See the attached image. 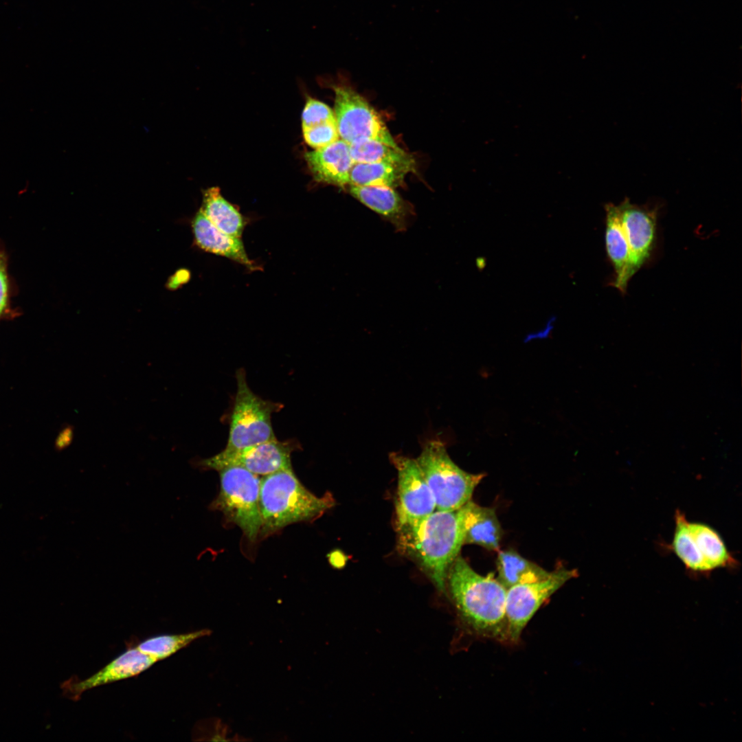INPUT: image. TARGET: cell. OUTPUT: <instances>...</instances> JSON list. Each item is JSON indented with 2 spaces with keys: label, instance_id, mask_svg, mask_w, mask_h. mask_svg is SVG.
<instances>
[{
  "label": "cell",
  "instance_id": "obj_1",
  "mask_svg": "<svg viewBox=\"0 0 742 742\" xmlns=\"http://www.w3.org/2000/svg\"><path fill=\"white\" fill-rule=\"evenodd\" d=\"M396 547L414 561L441 593L447 592L449 567L464 544L460 508L435 510L414 521L396 522Z\"/></svg>",
  "mask_w": 742,
  "mask_h": 742
},
{
  "label": "cell",
  "instance_id": "obj_2",
  "mask_svg": "<svg viewBox=\"0 0 742 742\" xmlns=\"http://www.w3.org/2000/svg\"><path fill=\"white\" fill-rule=\"evenodd\" d=\"M449 592L461 622L473 633L506 641L507 589L493 573H477L458 555L449 569Z\"/></svg>",
  "mask_w": 742,
  "mask_h": 742
},
{
  "label": "cell",
  "instance_id": "obj_3",
  "mask_svg": "<svg viewBox=\"0 0 742 742\" xmlns=\"http://www.w3.org/2000/svg\"><path fill=\"white\" fill-rule=\"evenodd\" d=\"M259 504L260 533L264 536L293 523L317 519L333 508L335 501L329 492L322 497L312 493L289 469L260 479Z\"/></svg>",
  "mask_w": 742,
  "mask_h": 742
},
{
  "label": "cell",
  "instance_id": "obj_4",
  "mask_svg": "<svg viewBox=\"0 0 742 742\" xmlns=\"http://www.w3.org/2000/svg\"><path fill=\"white\" fill-rule=\"evenodd\" d=\"M436 502V510H455L471 500L484 475L464 471L449 457L440 439H429L415 458Z\"/></svg>",
  "mask_w": 742,
  "mask_h": 742
},
{
  "label": "cell",
  "instance_id": "obj_5",
  "mask_svg": "<svg viewBox=\"0 0 742 742\" xmlns=\"http://www.w3.org/2000/svg\"><path fill=\"white\" fill-rule=\"evenodd\" d=\"M218 471L220 491L210 504V509L222 512L227 521L237 525L249 541H254L262 526L260 479L241 466H227Z\"/></svg>",
  "mask_w": 742,
  "mask_h": 742
},
{
  "label": "cell",
  "instance_id": "obj_6",
  "mask_svg": "<svg viewBox=\"0 0 742 742\" xmlns=\"http://www.w3.org/2000/svg\"><path fill=\"white\" fill-rule=\"evenodd\" d=\"M237 390L231 416L226 450H238L276 438L271 414L282 407L255 394L246 381L243 368L237 370Z\"/></svg>",
  "mask_w": 742,
  "mask_h": 742
},
{
  "label": "cell",
  "instance_id": "obj_7",
  "mask_svg": "<svg viewBox=\"0 0 742 742\" xmlns=\"http://www.w3.org/2000/svg\"><path fill=\"white\" fill-rule=\"evenodd\" d=\"M334 90V114L340 139L348 144L375 140L398 147L380 115L363 97L347 86Z\"/></svg>",
  "mask_w": 742,
  "mask_h": 742
},
{
  "label": "cell",
  "instance_id": "obj_8",
  "mask_svg": "<svg viewBox=\"0 0 742 742\" xmlns=\"http://www.w3.org/2000/svg\"><path fill=\"white\" fill-rule=\"evenodd\" d=\"M576 575L575 570L561 567L550 572L544 579L520 583L508 588L506 599V641L517 642L526 625L543 603Z\"/></svg>",
  "mask_w": 742,
  "mask_h": 742
},
{
  "label": "cell",
  "instance_id": "obj_9",
  "mask_svg": "<svg viewBox=\"0 0 742 742\" xmlns=\"http://www.w3.org/2000/svg\"><path fill=\"white\" fill-rule=\"evenodd\" d=\"M296 442H280L276 438L238 450L224 449L208 458L193 460L191 463L203 470L237 466L261 475L292 469L291 456Z\"/></svg>",
  "mask_w": 742,
  "mask_h": 742
},
{
  "label": "cell",
  "instance_id": "obj_10",
  "mask_svg": "<svg viewBox=\"0 0 742 742\" xmlns=\"http://www.w3.org/2000/svg\"><path fill=\"white\" fill-rule=\"evenodd\" d=\"M390 460L398 475L395 521H414L432 513L435 499L416 459L392 452Z\"/></svg>",
  "mask_w": 742,
  "mask_h": 742
},
{
  "label": "cell",
  "instance_id": "obj_11",
  "mask_svg": "<svg viewBox=\"0 0 742 742\" xmlns=\"http://www.w3.org/2000/svg\"><path fill=\"white\" fill-rule=\"evenodd\" d=\"M617 206L628 246L629 275L631 278L649 258L653 249L658 208L633 204L627 197Z\"/></svg>",
  "mask_w": 742,
  "mask_h": 742
},
{
  "label": "cell",
  "instance_id": "obj_12",
  "mask_svg": "<svg viewBox=\"0 0 742 742\" xmlns=\"http://www.w3.org/2000/svg\"><path fill=\"white\" fill-rule=\"evenodd\" d=\"M155 662L137 647L131 648L90 677L84 679L71 677L60 686L66 697L77 701L87 690L136 676Z\"/></svg>",
  "mask_w": 742,
  "mask_h": 742
},
{
  "label": "cell",
  "instance_id": "obj_13",
  "mask_svg": "<svg viewBox=\"0 0 742 742\" xmlns=\"http://www.w3.org/2000/svg\"><path fill=\"white\" fill-rule=\"evenodd\" d=\"M308 167L315 181L344 187L349 178L354 161L350 144L341 139L304 155Z\"/></svg>",
  "mask_w": 742,
  "mask_h": 742
},
{
  "label": "cell",
  "instance_id": "obj_14",
  "mask_svg": "<svg viewBox=\"0 0 742 742\" xmlns=\"http://www.w3.org/2000/svg\"><path fill=\"white\" fill-rule=\"evenodd\" d=\"M196 244L205 251L224 256L249 269L256 268L247 256L240 238L229 236L218 229L200 210L192 221Z\"/></svg>",
  "mask_w": 742,
  "mask_h": 742
},
{
  "label": "cell",
  "instance_id": "obj_15",
  "mask_svg": "<svg viewBox=\"0 0 742 742\" xmlns=\"http://www.w3.org/2000/svg\"><path fill=\"white\" fill-rule=\"evenodd\" d=\"M351 195L383 216L398 229H405L412 209L394 188L384 186H350Z\"/></svg>",
  "mask_w": 742,
  "mask_h": 742
},
{
  "label": "cell",
  "instance_id": "obj_16",
  "mask_svg": "<svg viewBox=\"0 0 742 742\" xmlns=\"http://www.w3.org/2000/svg\"><path fill=\"white\" fill-rule=\"evenodd\" d=\"M460 511L464 544H477L490 550L499 548L503 532L493 508L481 506L471 499Z\"/></svg>",
  "mask_w": 742,
  "mask_h": 742
},
{
  "label": "cell",
  "instance_id": "obj_17",
  "mask_svg": "<svg viewBox=\"0 0 742 742\" xmlns=\"http://www.w3.org/2000/svg\"><path fill=\"white\" fill-rule=\"evenodd\" d=\"M605 247L615 272V279L611 284L625 293L631 279L628 246L621 227L618 206L609 203L605 205Z\"/></svg>",
  "mask_w": 742,
  "mask_h": 742
},
{
  "label": "cell",
  "instance_id": "obj_18",
  "mask_svg": "<svg viewBox=\"0 0 742 742\" xmlns=\"http://www.w3.org/2000/svg\"><path fill=\"white\" fill-rule=\"evenodd\" d=\"M201 210L223 232L234 237L241 236L245 221L238 210L221 195L218 188L204 191Z\"/></svg>",
  "mask_w": 742,
  "mask_h": 742
},
{
  "label": "cell",
  "instance_id": "obj_19",
  "mask_svg": "<svg viewBox=\"0 0 742 742\" xmlns=\"http://www.w3.org/2000/svg\"><path fill=\"white\" fill-rule=\"evenodd\" d=\"M496 563L497 579L506 589L544 579L550 573L513 550L499 551Z\"/></svg>",
  "mask_w": 742,
  "mask_h": 742
},
{
  "label": "cell",
  "instance_id": "obj_20",
  "mask_svg": "<svg viewBox=\"0 0 742 742\" xmlns=\"http://www.w3.org/2000/svg\"><path fill=\"white\" fill-rule=\"evenodd\" d=\"M350 152L355 163H385L406 170H416L413 156L400 147L394 148L375 140H363L350 144Z\"/></svg>",
  "mask_w": 742,
  "mask_h": 742
},
{
  "label": "cell",
  "instance_id": "obj_21",
  "mask_svg": "<svg viewBox=\"0 0 742 742\" xmlns=\"http://www.w3.org/2000/svg\"><path fill=\"white\" fill-rule=\"evenodd\" d=\"M688 528L710 571L720 567H736L737 561L715 529L705 524L690 521Z\"/></svg>",
  "mask_w": 742,
  "mask_h": 742
},
{
  "label": "cell",
  "instance_id": "obj_22",
  "mask_svg": "<svg viewBox=\"0 0 742 742\" xmlns=\"http://www.w3.org/2000/svg\"><path fill=\"white\" fill-rule=\"evenodd\" d=\"M409 173L403 168L385 163H354L350 173L349 186H401Z\"/></svg>",
  "mask_w": 742,
  "mask_h": 742
},
{
  "label": "cell",
  "instance_id": "obj_23",
  "mask_svg": "<svg viewBox=\"0 0 742 742\" xmlns=\"http://www.w3.org/2000/svg\"><path fill=\"white\" fill-rule=\"evenodd\" d=\"M675 530L671 548L688 570L705 574L710 571L700 554L688 528V521L684 514L677 510L675 515Z\"/></svg>",
  "mask_w": 742,
  "mask_h": 742
},
{
  "label": "cell",
  "instance_id": "obj_24",
  "mask_svg": "<svg viewBox=\"0 0 742 742\" xmlns=\"http://www.w3.org/2000/svg\"><path fill=\"white\" fill-rule=\"evenodd\" d=\"M210 633V630L203 629L187 633L158 636L145 640L137 648L157 662L168 657L195 640Z\"/></svg>",
  "mask_w": 742,
  "mask_h": 742
},
{
  "label": "cell",
  "instance_id": "obj_25",
  "mask_svg": "<svg viewBox=\"0 0 742 742\" xmlns=\"http://www.w3.org/2000/svg\"><path fill=\"white\" fill-rule=\"evenodd\" d=\"M18 312L11 306V284L8 271V256L0 243V321L16 317Z\"/></svg>",
  "mask_w": 742,
  "mask_h": 742
},
{
  "label": "cell",
  "instance_id": "obj_26",
  "mask_svg": "<svg viewBox=\"0 0 742 742\" xmlns=\"http://www.w3.org/2000/svg\"><path fill=\"white\" fill-rule=\"evenodd\" d=\"M335 122L334 111L325 103L308 98L302 114V129Z\"/></svg>",
  "mask_w": 742,
  "mask_h": 742
},
{
  "label": "cell",
  "instance_id": "obj_27",
  "mask_svg": "<svg viewBox=\"0 0 742 742\" xmlns=\"http://www.w3.org/2000/svg\"><path fill=\"white\" fill-rule=\"evenodd\" d=\"M302 130L306 143L315 149L326 146L340 139L335 122H326Z\"/></svg>",
  "mask_w": 742,
  "mask_h": 742
},
{
  "label": "cell",
  "instance_id": "obj_28",
  "mask_svg": "<svg viewBox=\"0 0 742 742\" xmlns=\"http://www.w3.org/2000/svg\"><path fill=\"white\" fill-rule=\"evenodd\" d=\"M73 436V429L71 427H67L63 431L59 438L58 442V447L60 449L64 448L67 446L71 441Z\"/></svg>",
  "mask_w": 742,
  "mask_h": 742
}]
</instances>
